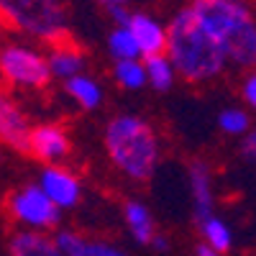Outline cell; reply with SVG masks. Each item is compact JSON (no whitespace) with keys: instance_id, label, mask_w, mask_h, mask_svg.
<instances>
[{"instance_id":"cell-1","label":"cell","mask_w":256,"mask_h":256,"mask_svg":"<svg viewBox=\"0 0 256 256\" xmlns=\"http://www.w3.org/2000/svg\"><path fill=\"white\" fill-rule=\"evenodd\" d=\"M198 26L212 36L226 52V59L248 67L256 64V16L238 0H198L187 6Z\"/></svg>"},{"instance_id":"cell-2","label":"cell","mask_w":256,"mask_h":256,"mask_svg":"<svg viewBox=\"0 0 256 256\" xmlns=\"http://www.w3.org/2000/svg\"><path fill=\"white\" fill-rule=\"evenodd\" d=\"M166 59L180 77L190 82H208L226 70V52L212 36H208L190 8H182L166 26Z\"/></svg>"},{"instance_id":"cell-3","label":"cell","mask_w":256,"mask_h":256,"mask_svg":"<svg viewBox=\"0 0 256 256\" xmlns=\"http://www.w3.org/2000/svg\"><path fill=\"white\" fill-rule=\"evenodd\" d=\"M105 146L113 164L131 180L152 177L159 159L154 128L138 116H118L105 128Z\"/></svg>"},{"instance_id":"cell-4","label":"cell","mask_w":256,"mask_h":256,"mask_svg":"<svg viewBox=\"0 0 256 256\" xmlns=\"http://www.w3.org/2000/svg\"><path fill=\"white\" fill-rule=\"evenodd\" d=\"M0 24L52 44L67 38V16L54 0H0Z\"/></svg>"},{"instance_id":"cell-5","label":"cell","mask_w":256,"mask_h":256,"mask_svg":"<svg viewBox=\"0 0 256 256\" xmlns=\"http://www.w3.org/2000/svg\"><path fill=\"white\" fill-rule=\"evenodd\" d=\"M0 74L16 88H31V90L46 88L52 80L46 56L38 54L36 49L18 44L6 46L0 52Z\"/></svg>"},{"instance_id":"cell-6","label":"cell","mask_w":256,"mask_h":256,"mask_svg":"<svg viewBox=\"0 0 256 256\" xmlns=\"http://www.w3.org/2000/svg\"><path fill=\"white\" fill-rule=\"evenodd\" d=\"M8 210L20 226H26L34 233L54 228L59 220V208L41 192L38 184H28V187H20L18 192H13L8 200Z\"/></svg>"},{"instance_id":"cell-7","label":"cell","mask_w":256,"mask_h":256,"mask_svg":"<svg viewBox=\"0 0 256 256\" xmlns=\"http://www.w3.org/2000/svg\"><path fill=\"white\" fill-rule=\"evenodd\" d=\"M28 120L16 100L0 90V141L8 144L16 152H28Z\"/></svg>"},{"instance_id":"cell-8","label":"cell","mask_w":256,"mask_h":256,"mask_svg":"<svg viewBox=\"0 0 256 256\" xmlns=\"http://www.w3.org/2000/svg\"><path fill=\"white\" fill-rule=\"evenodd\" d=\"M28 152L41 162H59L70 154V136L64 128L52 123L36 126L28 134Z\"/></svg>"},{"instance_id":"cell-9","label":"cell","mask_w":256,"mask_h":256,"mask_svg":"<svg viewBox=\"0 0 256 256\" xmlns=\"http://www.w3.org/2000/svg\"><path fill=\"white\" fill-rule=\"evenodd\" d=\"M41 192L56 208H72L80 200V180L64 166H46L41 172Z\"/></svg>"},{"instance_id":"cell-10","label":"cell","mask_w":256,"mask_h":256,"mask_svg":"<svg viewBox=\"0 0 256 256\" xmlns=\"http://www.w3.org/2000/svg\"><path fill=\"white\" fill-rule=\"evenodd\" d=\"M128 31H131L138 54H144V59L164 54L166 49V28L159 24L154 16L148 13H131V20H128Z\"/></svg>"},{"instance_id":"cell-11","label":"cell","mask_w":256,"mask_h":256,"mask_svg":"<svg viewBox=\"0 0 256 256\" xmlns=\"http://www.w3.org/2000/svg\"><path fill=\"white\" fill-rule=\"evenodd\" d=\"M190 192H192V200H195L198 218L202 220L212 216V177H210L208 164L195 162L190 166Z\"/></svg>"},{"instance_id":"cell-12","label":"cell","mask_w":256,"mask_h":256,"mask_svg":"<svg viewBox=\"0 0 256 256\" xmlns=\"http://www.w3.org/2000/svg\"><path fill=\"white\" fill-rule=\"evenodd\" d=\"M46 64H49V72L52 77H64V80H72L82 72V64H84V56L77 46L62 41V44H54L49 56H46Z\"/></svg>"},{"instance_id":"cell-13","label":"cell","mask_w":256,"mask_h":256,"mask_svg":"<svg viewBox=\"0 0 256 256\" xmlns=\"http://www.w3.org/2000/svg\"><path fill=\"white\" fill-rule=\"evenodd\" d=\"M10 256H62V251L44 233L20 230L10 238Z\"/></svg>"},{"instance_id":"cell-14","label":"cell","mask_w":256,"mask_h":256,"mask_svg":"<svg viewBox=\"0 0 256 256\" xmlns=\"http://www.w3.org/2000/svg\"><path fill=\"white\" fill-rule=\"evenodd\" d=\"M123 216H126V226H128V230H131V236L138 244H152V238L156 236V233H154V218H152V212H148L146 205L128 202L123 208Z\"/></svg>"},{"instance_id":"cell-15","label":"cell","mask_w":256,"mask_h":256,"mask_svg":"<svg viewBox=\"0 0 256 256\" xmlns=\"http://www.w3.org/2000/svg\"><path fill=\"white\" fill-rule=\"evenodd\" d=\"M200 233H202V246L218 251V254H226L230 246H233V230L228 228L226 220L216 218V216H208L200 220Z\"/></svg>"},{"instance_id":"cell-16","label":"cell","mask_w":256,"mask_h":256,"mask_svg":"<svg viewBox=\"0 0 256 256\" xmlns=\"http://www.w3.org/2000/svg\"><path fill=\"white\" fill-rule=\"evenodd\" d=\"M144 72H146V84H152L154 90L164 92L174 84V67L172 62L166 59V54H156V56H148L144 59Z\"/></svg>"},{"instance_id":"cell-17","label":"cell","mask_w":256,"mask_h":256,"mask_svg":"<svg viewBox=\"0 0 256 256\" xmlns=\"http://www.w3.org/2000/svg\"><path fill=\"white\" fill-rule=\"evenodd\" d=\"M67 92L70 98L80 105V108H98L100 100H102V90L100 84L92 80V77H84V74H77L72 80H67Z\"/></svg>"},{"instance_id":"cell-18","label":"cell","mask_w":256,"mask_h":256,"mask_svg":"<svg viewBox=\"0 0 256 256\" xmlns=\"http://www.w3.org/2000/svg\"><path fill=\"white\" fill-rule=\"evenodd\" d=\"M108 49L110 54L116 56V62H131V59H138V46H136V41L131 36V31H128L126 26H118L110 38H108Z\"/></svg>"},{"instance_id":"cell-19","label":"cell","mask_w":256,"mask_h":256,"mask_svg":"<svg viewBox=\"0 0 256 256\" xmlns=\"http://www.w3.org/2000/svg\"><path fill=\"white\" fill-rule=\"evenodd\" d=\"M218 126L228 136H246L251 131V118L244 108H226L218 116Z\"/></svg>"},{"instance_id":"cell-20","label":"cell","mask_w":256,"mask_h":256,"mask_svg":"<svg viewBox=\"0 0 256 256\" xmlns=\"http://www.w3.org/2000/svg\"><path fill=\"white\" fill-rule=\"evenodd\" d=\"M116 80L118 84L128 90H138L146 84V72H144V64L138 59H131V62H116Z\"/></svg>"},{"instance_id":"cell-21","label":"cell","mask_w":256,"mask_h":256,"mask_svg":"<svg viewBox=\"0 0 256 256\" xmlns=\"http://www.w3.org/2000/svg\"><path fill=\"white\" fill-rule=\"evenodd\" d=\"M82 256H126V254L110 244H105V241H88Z\"/></svg>"},{"instance_id":"cell-22","label":"cell","mask_w":256,"mask_h":256,"mask_svg":"<svg viewBox=\"0 0 256 256\" xmlns=\"http://www.w3.org/2000/svg\"><path fill=\"white\" fill-rule=\"evenodd\" d=\"M105 10L118 20V26H128V20H131V10H128V6L118 3V0H108V3H105Z\"/></svg>"},{"instance_id":"cell-23","label":"cell","mask_w":256,"mask_h":256,"mask_svg":"<svg viewBox=\"0 0 256 256\" xmlns=\"http://www.w3.org/2000/svg\"><path fill=\"white\" fill-rule=\"evenodd\" d=\"M241 95H244V100H246L248 108L256 110V70L246 74V80H244V84H241Z\"/></svg>"},{"instance_id":"cell-24","label":"cell","mask_w":256,"mask_h":256,"mask_svg":"<svg viewBox=\"0 0 256 256\" xmlns=\"http://www.w3.org/2000/svg\"><path fill=\"white\" fill-rule=\"evenodd\" d=\"M241 152H244V156H246L251 164H256V128H251V131L246 134V138H244V146H241Z\"/></svg>"},{"instance_id":"cell-25","label":"cell","mask_w":256,"mask_h":256,"mask_svg":"<svg viewBox=\"0 0 256 256\" xmlns=\"http://www.w3.org/2000/svg\"><path fill=\"white\" fill-rule=\"evenodd\" d=\"M152 246H154V248H159V251H164L169 244H166V238H164V236H154V238H152Z\"/></svg>"},{"instance_id":"cell-26","label":"cell","mask_w":256,"mask_h":256,"mask_svg":"<svg viewBox=\"0 0 256 256\" xmlns=\"http://www.w3.org/2000/svg\"><path fill=\"white\" fill-rule=\"evenodd\" d=\"M198 256H223V254L212 251V248H208V246H200V248H198Z\"/></svg>"}]
</instances>
